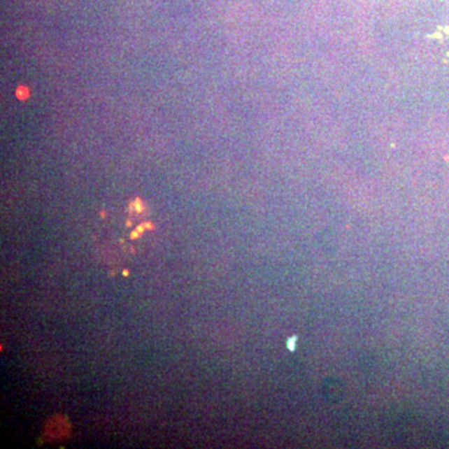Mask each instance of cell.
<instances>
[{
  "instance_id": "1",
  "label": "cell",
  "mask_w": 449,
  "mask_h": 449,
  "mask_svg": "<svg viewBox=\"0 0 449 449\" xmlns=\"http://www.w3.org/2000/svg\"><path fill=\"white\" fill-rule=\"evenodd\" d=\"M15 95H17V98L19 99V100H25V99L29 97V89L22 85V87H17Z\"/></svg>"
}]
</instances>
